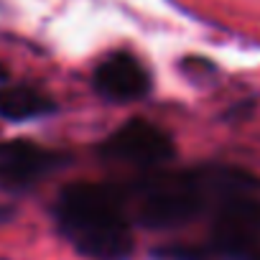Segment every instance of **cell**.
<instances>
[{
    "label": "cell",
    "instance_id": "4",
    "mask_svg": "<svg viewBox=\"0 0 260 260\" xmlns=\"http://www.w3.org/2000/svg\"><path fill=\"white\" fill-rule=\"evenodd\" d=\"M97 156L107 164L133 166L146 174L169 164L176 156V143L166 127L146 117H130L97 146Z\"/></svg>",
    "mask_w": 260,
    "mask_h": 260
},
{
    "label": "cell",
    "instance_id": "1",
    "mask_svg": "<svg viewBox=\"0 0 260 260\" xmlns=\"http://www.w3.org/2000/svg\"><path fill=\"white\" fill-rule=\"evenodd\" d=\"M260 184L257 176L235 166L199 169H156L130 184H120L133 224L143 230H179L209 209L230 191Z\"/></svg>",
    "mask_w": 260,
    "mask_h": 260
},
{
    "label": "cell",
    "instance_id": "10",
    "mask_svg": "<svg viewBox=\"0 0 260 260\" xmlns=\"http://www.w3.org/2000/svg\"><path fill=\"white\" fill-rule=\"evenodd\" d=\"M257 260H260V257H257Z\"/></svg>",
    "mask_w": 260,
    "mask_h": 260
},
{
    "label": "cell",
    "instance_id": "3",
    "mask_svg": "<svg viewBox=\"0 0 260 260\" xmlns=\"http://www.w3.org/2000/svg\"><path fill=\"white\" fill-rule=\"evenodd\" d=\"M164 260H257L260 257V184L224 194L209 209V235L202 245L156 250Z\"/></svg>",
    "mask_w": 260,
    "mask_h": 260
},
{
    "label": "cell",
    "instance_id": "5",
    "mask_svg": "<svg viewBox=\"0 0 260 260\" xmlns=\"http://www.w3.org/2000/svg\"><path fill=\"white\" fill-rule=\"evenodd\" d=\"M72 164V156L28 138L0 141V191L26 194Z\"/></svg>",
    "mask_w": 260,
    "mask_h": 260
},
{
    "label": "cell",
    "instance_id": "2",
    "mask_svg": "<svg viewBox=\"0 0 260 260\" xmlns=\"http://www.w3.org/2000/svg\"><path fill=\"white\" fill-rule=\"evenodd\" d=\"M56 232L87 260H127L136 252V224L120 184L77 181L51 204Z\"/></svg>",
    "mask_w": 260,
    "mask_h": 260
},
{
    "label": "cell",
    "instance_id": "8",
    "mask_svg": "<svg viewBox=\"0 0 260 260\" xmlns=\"http://www.w3.org/2000/svg\"><path fill=\"white\" fill-rule=\"evenodd\" d=\"M13 217H16V209H13L11 204H3V202H0V224H8Z\"/></svg>",
    "mask_w": 260,
    "mask_h": 260
},
{
    "label": "cell",
    "instance_id": "7",
    "mask_svg": "<svg viewBox=\"0 0 260 260\" xmlns=\"http://www.w3.org/2000/svg\"><path fill=\"white\" fill-rule=\"evenodd\" d=\"M56 100L34 84H0V117L8 122H28L56 115Z\"/></svg>",
    "mask_w": 260,
    "mask_h": 260
},
{
    "label": "cell",
    "instance_id": "9",
    "mask_svg": "<svg viewBox=\"0 0 260 260\" xmlns=\"http://www.w3.org/2000/svg\"><path fill=\"white\" fill-rule=\"evenodd\" d=\"M0 84H8V69L3 61H0Z\"/></svg>",
    "mask_w": 260,
    "mask_h": 260
},
{
    "label": "cell",
    "instance_id": "6",
    "mask_svg": "<svg viewBox=\"0 0 260 260\" xmlns=\"http://www.w3.org/2000/svg\"><path fill=\"white\" fill-rule=\"evenodd\" d=\"M92 87L102 100L122 105L148 97L153 89V79L141 59L127 51H115L97 64L92 74Z\"/></svg>",
    "mask_w": 260,
    "mask_h": 260
}]
</instances>
